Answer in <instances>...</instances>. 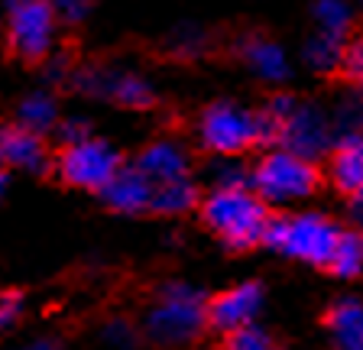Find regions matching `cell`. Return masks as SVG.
<instances>
[{
	"instance_id": "obj_1",
	"label": "cell",
	"mask_w": 363,
	"mask_h": 350,
	"mask_svg": "<svg viewBox=\"0 0 363 350\" xmlns=\"http://www.w3.org/2000/svg\"><path fill=\"white\" fill-rule=\"evenodd\" d=\"M208 295L189 282H162L143 318V337L159 350H189L208 331Z\"/></svg>"
},
{
	"instance_id": "obj_2",
	"label": "cell",
	"mask_w": 363,
	"mask_h": 350,
	"mask_svg": "<svg viewBox=\"0 0 363 350\" xmlns=\"http://www.w3.org/2000/svg\"><path fill=\"white\" fill-rule=\"evenodd\" d=\"M198 211L204 227L230 253H250L263 247V234L272 214L253 188H214L201 198Z\"/></svg>"
},
{
	"instance_id": "obj_3",
	"label": "cell",
	"mask_w": 363,
	"mask_h": 350,
	"mask_svg": "<svg viewBox=\"0 0 363 350\" xmlns=\"http://www.w3.org/2000/svg\"><path fill=\"white\" fill-rule=\"evenodd\" d=\"M198 140L214 156H243L257 146H279V127L259 111H247L237 101H214L198 117Z\"/></svg>"
},
{
	"instance_id": "obj_4",
	"label": "cell",
	"mask_w": 363,
	"mask_h": 350,
	"mask_svg": "<svg viewBox=\"0 0 363 350\" xmlns=\"http://www.w3.org/2000/svg\"><path fill=\"white\" fill-rule=\"evenodd\" d=\"M340 230L344 227L328 214H269L263 247H269V250L282 253L289 259H302L308 266L325 269L334 247H337Z\"/></svg>"
},
{
	"instance_id": "obj_5",
	"label": "cell",
	"mask_w": 363,
	"mask_h": 350,
	"mask_svg": "<svg viewBox=\"0 0 363 350\" xmlns=\"http://www.w3.org/2000/svg\"><path fill=\"white\" fill-rule=\"evenodd\" d=\"M321 169L315 159H305L292 149L272 146L266 156L250 169V188L257 191L266 205H289V201L311 198L321 188Z\"/></svg>"
},
{
	"instance_id": "obj_6",
	"label": "cell",
	"mask_w": 363,
	"mask_h": 350,
	"mask_svg": "<svg viewBox=\"0 0 363 350\" xmlns=\"http://www.w3.org/2000/svg\"><path fill=\"white\" fill-rule=\"evenodd\" d=\"M65 88L91 101H111V104L123 107V111H152L159 101L150 78H143L140 72H130V69L104 65V62L75 65Z\"/></svg>"
},
{
	"instance_id": "obj_7",
	"label": "cell",
	"mask_w": 363,
	"mask_h": 350,
	"mask_svg": "<svg viewBox=\"0 0 363 350\" xmlns=\"http://www.w3.org/2000/svg\"><path fill=\"white\" fill-rule=\"evenodd\" d=\"M121 169H123L121 149L101 137H88L82 143L62 146L52 162V175L65 188L94 191V195H101Z\"/></svg>"
},
{
	"instance_id": "obj_8",
	"label": "cell",
	"mask_w": 363,
	"mask_h": 350,
	"mask_svg": "<svg viewBox=\"0 0 363 350\" xmlns=\"http://www.w3.org/2000/svg\"><path fill=\"white\" fill-rule=\"evenodd\" d=\"M7 7V49L26 65H43L55 52L59 16L49 0H10Z\"/></svg>"
},
{
	"instance_id": "obj_9",
	"label": "cell",
	"mask_w": 363,
	"mask_h": 350,
	"mask_svg": "<svg viewBox=\"0 0 363 350\" xmlns=\"http://www.w3.org/2000/svg\"><path fill=\"white\" fill-rule=\"evenodd\" d=\"M331 117L315 104V101H298L295 111L282 120L279 127V146L292 149L305 159H318L328 156L334 146V133H331Z\"/></svg>"
},
{
	"instance_id": "obj_10",
	"label": "cell",
	"mask_w": 363,
	"mask_h": 350,
	"mask_svg": "<svg viewBox=\"0 0 363 350\" xmlns=\"http://www.w3.org/2000/svg\"><path fill=\"white\" fill-rule=\"evenodd\" d=\"M263 298H266L263 282H257V279L208 295V305H204V312H208V331L227 334V331L253 324V318H257L259 308H263Z\"/></svg>"
},
{
	"instance_id": "obj_11",
	"label": "cell",
	"mask_w": 363,
	"mask_h": 350,
	"mask_svg": "<svg viewBox=\"0 0 363 350\" xmlns=\"http://www.w3.org/2000/svg\"><path fill=\"white\" fill-rule=\"evenodd\" d=\"M52 162L55 156L43 133H33L16 120L0 123V166L7 172L52 175Z\"/></svg>"
},
{
	"instance_id": "obj_12",
	"label": "cell",
	"mask_w": 363,
	"mask_h": 350,
	"mask_svg": "<svg viewBox=\"0 0 363 350\" xmlns=\"http://www.w3.org/2000/svg\"><path fill=\"white\" fill-rule=\"evenodd\" d=\"M234 55L266 84H286L289 75H292L286 49L276 39L263 36V33H243L234 43Z\"/></svg>"
},
{
	"instance_id": "obj_13",
	"label": "cell",
	"mask_w": 363,
	"mask_h": 350,
	"mask_svg": "<svg viewBox=\"0 0 363 350\" xmlns=\"http://www.w3.org/2000/svg\"><path fill=\"white\" fill-rule=\"evenodd\" d=\"M328 179L334 191L347 201L363 191V130L334 137V146L328 152Z\"/></svg>"
},
{
	"instance_id": "obj_14",
	"label": "cell",
	"mask_w": 363,
	"mask_h": 350,
	"mask_svg": "<svg viewBox=\"0 0 363 350\" xmlns=\"http://www.w3.org/2000/svg\"><path fill=\"white\" fill-rule=\"evenodd\" d=\"M133 166L140 169L152 185H162V182H175V179H189L191 175V156L179 140L159 137V140L146 143L143 149L136 152Z\"/></svg>"
},
{
	"instance_id": "obj_15",
	"label": "cell",
	"mask_w": 363,
	"mask_h": 350,
	"mask_svg": "<svg viewBox=\"0 0 363 350\" xmlns=\"http://www.w3.org/2000/svg\"><path fill=\"white\" fill-rule=\"evenodd\" d=\"M152 188H156V185H152L133 162H130V166L123 162V169L107 182V188L101 191L98 198L104 201V208L113 214H150Z\"/></svg>"
},
{
	"instance_id": "obj_16",
	"label": "cell",
	"mask_w": 363,
	"mask_h": 350,
	"mask_svg": "<svg viewBox=\"0 0 363 350\" xmlns=\"http://www.w3.org/2000/svg\"><path fill=\"white\" fill-rule=\"evenodd\" d=\"M325 327L331 331L337 350H363V302L360 298H337L328 305Z\"/></svg>"
},
{
	"instance_id": "obj_17",
	"label": "cell",
	"mask_w": 363,
	"mask_h": 350,
	"mask_svg": "<svg viewBox=\"0 0 363 350\" xmlns=\"http://www.w3.org/2000/svg\"><path fill=\"white\" fill-rule=\"evenodd\" d=\"M59 98H55L52 88H33L30 94H23L20 104H16V123H23L33 133H55L59 127Z\"/></svg>"
},
{
	"instance_id": "obj_18",
	"label": "cell",
	"mask_w": 363,
	"mask_h": 350,
	"mask_svg": "<svg viewBox=\"0 0 363 350\" xmlns=\"http://www.w3.org/2000/svg\"><path fill=\"white\" fill-rule=\"evenodd\" d=\"M201 188L189 179H175V182H162L152 188V201H150V214H162V218H179V214L198 211L201 205Z\"/></svg>"
},
{
	"instance_id": "obj_19",
	"label": "cell",
	"mask_w": 363,
	"mask_h": 350,
	"mask_svg": "<svg viewBox=\"0 0 363 350\" xmlns=\"http://www.w3.org/2000/svg\"><path fill=\"white\" fill-rule=\"evenodd\" d=\"M347 43L350 39H337V36H328V33L315 30L308 36V43H305V49H302V59L311 72H321V75H328V72H340V65H344V52H347Z\"/></svg>"
},
{
	"instance_id": "obj_20",
	"label": "cell",
	"mask_w": 363,
	"mask_h": 350,
	"mask_svg": "<svg viewBox=\"0 0 363 350\" xmlns=\"http://www.w3.org/2000/svg\"><path fill=\"white\" fill-rule=\"evenodd\" d=\"M325 273L337 276V279H357L363 273V230H340Z\"/></svg>"
},
{
	"instance_id": "obj_21",
	"label": "cell",
	"mask_w": 363,
	"mask_h": 350,
	"mask_svg": "<svg viewBox=\"0 0 363 350\" xmlns=\"http://www.w3.org/2000/svg\"><path fill=\"white\" fill-rule=\"evenodd\" d=\"M311 20H315L318 33L350 39V30H354V7H350L347 0H315Z\"/></svg>"
},
{
	"instance_id": "obj_22",
	"label": "cell",
	"mask_w": 363,
	"mask_h": 350,
	"mask_svg": "<svg viewBox=\"0 0 363 350\" xmlns=\"http://www.w3.org/2000/svg\"><path fill=\"white\" fill-rule=\"evenodd\" d=\"M208 46H211V39H208V33L201 30V26H175L172 33H169L166 39V55H172V59H182V62H191V59H201L204 52H208Z\"/></svg>"
},
{
	"instance_id": "obj_23",
	"label": "cell",
	"mask_w": 363,
	"mask_h": 350,
	"mask_svg": "<svg viewBox=\"0 0 363 350\" xmlns=\"http://www.w3.org/2000/svg\"><path fill=\"white\" fill-rule=\"evenodd\" d=\"M220 350H286V347L279 341H272L263 327L247 324V327H237V331L220 334Z\"/></svg>"
},
{
	"instance_id": "obj_24",
	"label": "cell",
	"mask_w": 363,
	"mask_h": 350,
	"mask_svg": "<svg viewBox=\"0 0 363 350\" xmlns=\"http://www.w3.org/2000/svg\"><path fill=\"white\" fill-rule=\"evenodd\" d=\"M334 130L340 133H357L363 130V91H354V94H344L334 107V117H331Z\"/></svg>"
},
{
	"instance_id": "obj_25",
	"label": "cell",
	"mask_w": 363,
	"mask_h": 350,
	"mask_svg": "<svg viewBox=\"0 0 363 350\" xmlns=\"http://www.w3.org/2000/svg\"><path fill=\"white\" fill-rule=\"evenodd\" d=\"M49 4H52L59 23H65V26L84 23L94 13V7H98V0H49Z\"/></svg>"
},
{
	"instance_id": "obj_26",
	"label": "cell",
	"mask_w": 363,
	"mask_h": 350,
	"mask_svg": "<svg viewBox=\"0 0 363 350\" xmlns=\"http://www.w3.org/2000/svg\"><path fill=\"white\" fill-rule=\"evenodd\" d=\"M104 341L121 350H133L136 344H140V327L130 318H111L104 327Z\"/></svg>"
},
{
	"instance_id": "obj_27",
	"label": "cell",
	"mask_w": 363,
	"mask_h": 350,
	"mask_svg": "<svg viewBox=\"0 0 363 350\" xmlns=\"http://www.w3.org/2000/svg\"><path fill=\"white\" fill-rule=\"evenodd\" d=\"M72 69H75L72 55H68V52H52L49 59L43 62V84H45V88H55V84H62V88H65Z\"/></svg>"
},
{
	"instance_id": "obj_28",
	"label": "cell",
	"mask_w": 363,
	"mask_h": 350,
	"mask_svg": "<svg viewBox=\"0 0 363 350\" xmlns=\"http://www.w3.org/2000/svg\"><path fill=\"white\" fill-rule=\"evenodd\" d=\"M55 137H59L62 146H68V143H82V140L94 137V133H91V120H84V117H62L59 127H55Z\"/></svg>"
},
{
	"instance_id": "obj_29",
	"label": "cell",
	"mask_w": 363,
	"mask_h": 350,
	"mask_svg": "<svg viewBox=\"0 0 363 350\" xmlns=\"http://www.w3.org/2000/svg\"><path fill=\"white\" fill-rule=\"evenodd\" d=\"M340 72H344L357 88H363V36H357V39L347 43V52H344V65H340Z\"/></svg>"
},
{
	"instance_id": "obj_30",
	"label": "cell",
	"mask_w": 363,
	"mask_h": 350,
	"mask_svg": "<svg viewBox=\"0 0 363 350\" xmlns=\"http://www.w3.org/2000/svg\"><path fill=\"white\" fill-rule=\"evenodd\" d=\"M20 315H23V292L16 289L0 292V331L13 327L20 321Z\"/></svg>"
},
{
	"instance_id": "obj_31",
	"label": "cell",
	"mask_w": 363,
	"mask_h": 350,
	"mask_svg": "<svg viewBox=\"0 0 363 350\" xmlns=\"http://www.w3.org/2000/svg\"><path fill=\"white\" fill-rule=\"evenodd\" d=\"M23 350H62V344L55 337H43V341H33L30 347H23Z\"/></svg>"
},
{
	"instance_id": "obj_32",
	"label": "cell",
	"mask_w": 363,
	"mask_h": 350,
	"mask_svg": "<svg viewBox=\"0 0 363 350\" xmlns=\"http://www.w3.org/2000/svg\"><path fill=\"white\" fill-rule=\"evenodd\" d=\"M350 214H354V218H357V224H360V227H363V191H360V195H357V198H350Z\"/></svg>"
},
{
	"instance_id": "obj_33",
	"label": "cell",
	"mask_w": 363,
	"mask_h": 350,
	"mask_svg": "<svg viewBox=\"0 0 363 350\" xmlns=\"http://www.w3.org/2000/svg\"><path fill=\"white\" fill-rule=\"evenodd\" d=\"M7 185H10V172L4 166H0V198L7 195Z\"/></svg>"
},
{
	"instance_id": "obj_34",
	"label": "cell",
	"mask_w": 363,
	"mask_h": 350,
	"mask_svg": "<svg viewBox=\"0 0 363 350\" xmlns=\"http://www.w3.org/2000/svg\"><path fill=\"white\" fill-rule=\"evenodd\" d=\"M4 4H10V0H4Z\"/></svg>"
},
{
	"instance_id": "obj_35",
	"label": "cell",
	"mask_w": 363,
	"mask_h": 350,
	"mask_svg": "<svg viewBox=\"0 0 363 350\" xmlns=\"http://www.w3.org/2000/svg\"><path fill=\"white\" fill-rule=\"evenodd\" d=\"M357 4H363V0H357Z\"/></svg>"
}]
</instances>
